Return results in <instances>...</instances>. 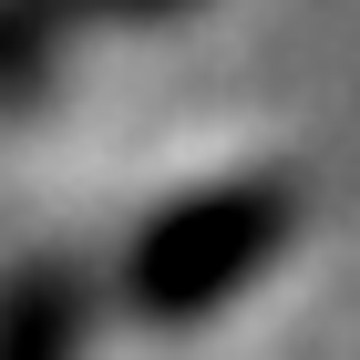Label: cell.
Wrapping results in <instances>:
<instances>
[{
    "instance_id": "2",
    "label": "cell",
    "mask_w": 360,
    "mask_h": 360,
    "mask_svg": "<svg viewBox=\"0 0 360 360\" xmlns=\"http://www.w3.org/2000/svg\"><path fill=\"white\" fill-rule=\"evenodd\" d=\"M93 319V278L62 237H0V360H83Z\"/></svg>"
},
{
    "instance_id": "1",
    "label": "cell",
    "mask_w": 360,
    "mask_h": 360,
    "mask_svg": "<svg viewBox=\"0 0 360 360\" xmlns=\"http://www.w3.org/2000/svg\"><path fill=\"white\" fill-rule=\"evenodd\" d=\"M288 226H299V165L237 134V144H186L165 165H144L113 226L72 237V257H83L103 319L195 330L288 257Z\"/></svg>"
}]
</instances>
